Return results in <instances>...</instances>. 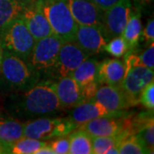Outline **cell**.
<instances>
[{
  "instance_id": "6da1fadb",
  "label": "cell",
  "mask_w": 154,
  "mask_h": 154,
  "mask_svg": "<svg viewBox=\"0 0 154 154\" xmlns=\"http://www.w3.org/2000/svg\"><path fill=\"white\" fill-rule=\"evenodd\" d=\"M5 106L12 117L23 122L52 116L63 110L54 84L49 82L36 83L28 90L9 94Z\"/></svg>"
},
{
  "instance_id": "7a4b0ae2",
  "label": "cell",
  "mask_w": 154,
  "mask_h": 154,
  "mask_svg": "<svg viewBox=\"0 0 154 154\" xmlns=\"http://www.w3.org/2000/svg\"><path fill=\"white\" fill-rule=\"evenodd\" d=\"M39 74L28 62L5 51L0 64V91L11 94L28 90L38 83Z\"/></svg>"
},
{
  "instance_id": "3957f363",
  "label": "cell",
  "mask_w": 154,
  "mask_h": 154,
  "mask_svg": "<svg viewBox=\"0 0 154 154\" xmlns=\"http://www.w3.org/2000/svg\"><path fill=\"white\" fill-rule=\"evenodd\" d=\"M47 18L53 33L64 40L73 39L78 24L72 16L68 0H36Z\"/></svg>"
},
{
  "instance_id": "277c9868",
  "label": "cell",
  "mask_w": 154,
  "mask_h": 154,
  "mask_svg": "<svg viewBox=\"0 0 154 154\" xmlns=\"http://www.w3.org/2000/svg\"><path fill=\"white\" fill-rule=\"evenodd\" d=\"M78 127L69 116L40 117L24 122V136L45 141L67 136Z\"/></svg>"
},
{
  "instance_id": "5b68a950",
  "label": "cell",
  "mask_w": 154,
  "mask_h": 154,
  "mask_svg": "<svg viewBox=\"0 0 154 154\" xmlns=\"http://www.w3.org/2000/svg\"><path fill=\"white\" fill-rule=\"evenodd\" d=\"M3 49L28 62L35 39L25 25L22 17H18L0 33Z\"/></svg>"
},
{
  "instance_id": "8992f818",
  "label": "cell",
  "mask_w": 154,
  "mask_h": 154,
  "mask_svg": "<svg viewBox=\"0 0 154 154\" xmlns=\"http://www.w3.org/2000/svg\"><path fill=\"white\" fill-rule=\"evenodd\" d=\"M126 70L121 87L134 104L139 103V96L144 88L153 81V70L140 65L135 54H128L124 61Z\"/></svg>"
},
{
  "instance_id": "52a82bcc",
  "label": "cell",
  "mask_w": 154,
  "mask_h": 154,
  "mask_svg": "<svg viewBox=\"0 0 154 154\" xmlns=\"http://www.w3.org/2000/svg\"><path fill=\"white\" fill-rule=\"evenodd\" d=\"M63 41V38L54 33L36 40L28 63L38 74L54 68Z\"/></svg>"
},
{
  "instance_id": "ba28073f",
  "label": "cell",
  "mask_w": 154,
  "mask_h": 154,
  "mask_svg": "<svg viewBox=\"0 0 154 154\" xmlns=\"http://www.w3.org/2000/svg\"><path fill=\"white\" fill-rule=\"evenodd\" d=\"M132 0H120L116 5L104 11L99 28L109 41L121 36L132 12Z\"/></svg>"
},
{
  "instance_id": "9c48e42d",
  "label": "cell",
  "mask_w": 154,
  "mask_h": 154,
  "mask_svg": "<svg viewBox=\"0 0 154 154\" xmlns=\"http://www.w3.org/2000/svg\"><path fill=\"white\" fill-rule=\"evenodd\" d=\"M119 116H101L93 119L78 128L88 132L92 137L94 136H115L132 134L131 124Z\"/></svg>"
},
{
  "instance_id": "30bf717a",
  "label": "cell",
  "mask_w": 154,
  "mask_h": 154,
  "mask_svg": "<svg viewBox=\"0 0 154 154\" xmlns=\"http://www.w3.org/2000/svg\"><path fill=\"white\" fill-rule=\"evenodd\" d=\"M89 56L73 39L64 40L59 50L57 63L54 67L59 78L70 76L77 67L88 58Z\"/></svg>"
},
{
  "instance_id": "8fae6325",
  "label": "cell",
  "mask_w": 154,
  "mask_h": 154,
  "mask_svg": "<svg viewBox=\"0 0 154 154\" xmlns=\"http://www.w3.org/2000/svg\"><path fill=\"white\" fill-rule=\"evenodd\" d=\"M94 99L112 113L122 112L123 110L135 105L121 86L108 84L99 86Z\"/></svg>"
},
{
  "instance_id": "7c38bea8",
  "label": "cell",
  "mask_w": 154,
  "mask_h": 154,
  "mask_svg": "<svg viewBox=\"0 0 154 154\" xmlns=\"http://www.w3.org/2000/svg\"><path fill=\"white\" fill-rule=\"evenodd\" d=\"M73 40L89 55L103 51L108 42L101 28L97 25H78Z\"/></svg>"
},
{
  "instance_id": "4fadbf2b",
  "label": "cell",
  "mask_w": 154,
  "mask_h": 154,
  "mask_svg": "<svg viewBox=\"0 0 154 154\" xmlns=\"http://www.w3.org/2000/svg\"><path fill=\"white\" fill-rule=\"evenodd\" d=\"M21 17L35 40L53 34L52 28L36 0L23 11Z\"/></svg>"
},
{
  "instance_id": "5bb4252c",
  "label": "cell",
  "mask_w": 154,
  "mask_h": 154,
  "mask_svg": "<svg viewBox=\"0 0 154 154\" xmlns=\"http://www.w3.org/2000/svg\"><path fill=\"white\" fill-rule=\"evenodd\" d=\"M75 21L78 25L99 26L104 11L92 0H68Z\"/></svg>"
},
{
  "instance_id": "9a60e30c",
  "label": "cell",
  "mask_w": 154,
  "mask_h": 154,
  "mask_svg": "<svg viewBox=\"0 0 154 154\" xmlns=\"http://www.w3.org/2000/svg\"><path fill=\"white\" fill-rule=\"evenodd\" d=\"M122 112L112 113L95 99L84 101L73 107L69 114V118L78 126L101 116H121Z\"/></svg>"
},
{
  "instance_id": "2e32d148",
  "label": "cell",
  "mask_w": 154,
  "mask_h": 154,
  "mask_svg": "<svg viewBox=\"0 0 154 154\" xmlns=\"http://www.w3.org/2000/svg\"><path fill=\"white\" fill-rule=\"evenodd\" d=\"M54 88L63 109L73 108L84 102L81 87L71 76L59 78Z\"/></svg>"
},
{
  "instance_id": "e0dca14e",
  "label": "cell",
  "mask_w": 154,
  "mask_h": 154,
  "mask_svg": "<svg viewBox=\"0 0 154 154\" xmlns=\"http://www.w3.org/2000/svg\"><path fill=\"white\" fill-rule=\"evenodd\" d=\"M24 137V122L0 113V144L10 153L11 146Z\"/></svg>"
},
{
  "instance_id": "ac0fdd59",
  "label": "cell",
  "mask_w": 154,
  "mask_h": 154,
  "mask_svg": "<svg viewBox=\"0 0 154 154\" xmlns=\"http://www.w3.org/2000/svg\"><path fill=\"white\" fill-rule=\"evenodd\" d=\"M126 66L119 59H105L99 63L98 82L112 86H121L125 76Z\"/></svg>"
},
{
  "instance_id": "d6986e66",
  "label": "cell",
  "mask_w": 154,
  "mask_h": 154,
  "mask_svg": "<svg viewBox=\"0 0 154 154\" xmlns=\"http://www.w3.org/2000/svg\"><path fill=\"white\" fill-rule=\"evenodd\" d=\"M34 0H0V33L22 15Z\"/></svg>"
},
{
  "instance_id": "ffe728a7",
  "label": "cell",
  "mask_w": 154,
  "mask_h": 154,
  "mask_svg": "<svg viewBox=\"0 0 154 154\" xmlns=\"http://www.w3.org/2000/svg\"><path fill=\"white\" fill-rule=\"evenodd\" d=\"M141 32L142 23L140 19V11L135 8L134 11L132 10L126 27L121 35L126 42L128 49H134L137 45L141 37Z\"/></svg>"
},
{
  "instance_id": "44dd1931",
  "label": "cell",
  "mask_w": 154,
  "mask_h": 154,
  "mask_svg": "<svg viewBox=\"0 0 154 154\" xmlns=\"http://www.w3.org/2000/svg\"><path fill=\"white\" fill-rule=\"evenodd\" d=\"M99 63L95 58H87L77 67L70 76L82 88L88 83L97 81Z\"/></svg>"
},
{
  "instance_id": "7402d4cb",
  "label": "cell",
  "mask_w": 154,
  "mask_h": 154,
  "mask_svg": "<svg viewBox=\"0 0 154 154\" xmlns=\"http://www.w3.org/2000/svg\"><path fill=\"white\" fill-rule=\"evenodd\" d=\"M69 134V154H93V137L80 128Z\"/></svg>"
},
{
  "instance_id": "603a6c76",
  "label": "cell",
  "mask_w": 154,
  "mask_h": 154,
  "mask_svg": "<svg viewBox=\"0 0 154 154\" xmlns=\"http://www.w3.org/2000/svg\"><path fill=\"white\" fill-rule=\"evenodd\" d=\"M47 142L29 137H22L13 144L10 148V153L36 154L37 151Z\"/></svg>"
},
{
  "instance_id": "cb8c5ba5",
  "label": "cell",
  "mask_w": 154,
  "mask_h": 154,
  "mask_svg": "<svg viewBox=\"0 0 154 154\" xmlns=\"http://www.w3.org/2000/svg\"><path fill=\"white\" fill-rule=\"evenodd\" d=\"M118 152L121 154H143L147 151L136 134L127 135L120 141Z\"/></svg>"
},
{
  "instance_id": "d4e9b609",
  "label": "cell",
  "mask_w": 154,
  "mask_h": 154,
  "mask_svg": "<svg viewBox=\"0 0 154 154\" xmlns=\"http://www.w3.org/2000/svg\"><path fill=\"white\" fill-rule=\"evenodd\" d=\"M141 140L147 153H153L154 152V122L153 117H150L142 126L140 128L136 134Z\"/></svg>"
},
{
  "instance_id": "484cf974",
  "label": "cell",
  "mask_w": 154,
  "mask_h": 154,
  "mask_svg": "<svg viewBox=\"0 0 154 154\" xmlns=\"http://www.w3.org/2000/svg\"><path fill=\"white\" fill-rule=\"evenodd\" d=\"M122 135L115 136H94L92 139L93 153L105 154L107 150L112 146H119V143L123 139Z\"/></svg>"
},
{
  "instance_id": "4316f807",
  "label": "cell",
  "mask_w": 154,
  "mask_h": 154,
  "mask_svg": "<svg viewBox=\"0 0 154 154\" xmlns=\"http://www.w3.org/2000/svg\"><path fill=\"white\" fill-rule=\"evenodd\" d=\"M104 50L116 57H121L128 51L126 42L122 36H117L110 39L105 45Z\"/></svg>"
},
{
  "instance_id": "83f0119b",
  "label": "cell",
  "mask_w": 154,
  "mask_h": 154,
  "mask_svg": "<svg viewBox=\"0 0 154 154\" xmlns=\"http://www.w3.org/2000/svg\"><path fill=\"white\" fill-rule=\"evenodd\" d=\"M139 102L146 109L153 111L154 109V82L148 83L139 96Z\"/></svg>"
},
{
  "instance_id": "f1b7e54d",
  "label": "cell",
  "mask_w": 154,
  "mask_h": 154,
  "mask_svg": "<svg viewBox=\"0 0 154 154\" xmlns=\"http://www.w3.org/2000/svg\"><path fill=\"white\" fill-rule=\"evenodd\" d=\"M138 61L140 65L154 69V44L153 42L149 44L147 49H146L140 55L138 56Z\"/></svg>"
},
{
  "instance_id": "f546056e",
  "label": "cell",
  "mask_w": 154,
  "mask_h": 154,
  "mask_svg": "<svg viewBox=\"0 0 154 154\" xmlns=\"http://www.w3.org/2000/svg\"><path fill=\"white\" fill-rule=\"evenodd\" d=\"M55 154H69V135L57 138V140L48 144Z\"/></svg>"
},
{
  "instance_id": "4dcf8cb0",
  "label": "cell",
  "mask_w": 154,
  "mask_h": 154,
  "mask_svg": "<svg viewBox=\"0 0 154 154\" xmlns=\"http://www.w3.org/2000/svg\"><path fill=\"white\" fill-rule=\"evenodd\" d=\"M99 83L98 82V81H94V82L84 85L81 88L84 101L94 99V96H95L96 92L99 88Z\"/></svg>"
},
{
  "instance_id": "1f68e13d",
  "label": "cell",
  "mask_w": 154,
  "mask_h": 154,
  "mask_svg": "<svg viewBox=\"0 0 154 154\" xmlns=\"http://www.w3.org/2000/svg\"><path fill=\"white\" fill-rule=\"evenodd\" d=\"M141 36L146 44H151L154 41V21L150 19L146 27L141 32Z\"/></svg>"
},
{
  "instance_id": "d6a6232c",
  "label": "cell",
  "mask_w": 154,
  "mask_h": 154,
  "mask_svg": "<svg viewBox=\"0 0 154 154\" xmlns=\"http://www.w3.org/2000/svg\"><path fill=\"white\" fill-rule=\"evenodd\" d=\"M92 1L99 7L100 10L105 11L110 9V7H112L120 0H92Z\"/></svg>"
},
{
  "instance_id": "836d02e7",
  "label": "cell",
  "mask_w": 154,
  "mask_h": 154,
  "mask_svg": "<svg viewBox=\"0 0 154 154\" xmlns=\"http://www.w3.org/2000/svg\"><path fill=\"white\" fill-rule=\"evenodd\" d=\"M36 154H55L54 153V151L51 149V147L50 146L48 143L46 144V145H45L43 146L42 147H40V148L38 149V151H37V152Z\"/></svg>"
},
{
  "instance_id": "e575fe53",
  "label": "cell",
  "mask_w": 154,
  "mask_h": 154,
  "mask_svg": "<svg viewBox=\"0 0 154 154\" xmlns=\"http://www.w3.org/2000/svg\"><path fill=\"white\" fill-rule=\"evenodd\" d=\"M135 8H137L139 10H140L141 8H143L145 6L148 5L150 3L152 2V0H133Z\"/></svg>"
},
{
  "instance_id": "d590c367",
  "label": "cell",
  "mask_w": 154,
  "mask_h": 154,
  "mask_svg": "<svg viewBox=\"0 0 154 154\" xmlns=\"http://www.w3.org/2000/svg\"><path fill=\"white\" fill-rule=\"evenodd\" d=\"M118 153H119V152H118V146H112V147H110V149H108L105 154H118Z\"/></svg>"
},
{
  "instance_id": "8d00e7d4",
  "label": "cell",
  "mask_w": 154,
  "mask_h": 154,
  "mask_svg": "<svg viewBox=\"0 0 154 154\" xmlns=\"http://www.w3.org/2000/svg\"><path fill=\"white\" fill-rule=\"evenodd\" d=\"M3 53H4V49H3V45H2V42L0 39V64L2 62V58H3Z\"/></svg>"
},
{
  "instance_id": "74e56055",
  "label": "cell",
  "mask_w": 154,
  "mask_h": 154,
  "mask_svg": "<svg viewBox=\"0 0 154 154\" xmlns=\"http://www.w3.org/2000/svg\"><path fill=\"white\" fill-rule=\"evenodd\" d=\"M2 153H7V152H6L5 149L4 148V146L0 144V154H2Z\"/></svg>"
}]
</instances>
